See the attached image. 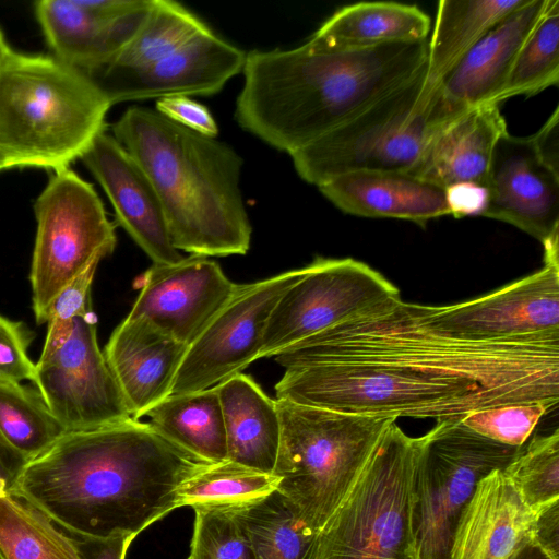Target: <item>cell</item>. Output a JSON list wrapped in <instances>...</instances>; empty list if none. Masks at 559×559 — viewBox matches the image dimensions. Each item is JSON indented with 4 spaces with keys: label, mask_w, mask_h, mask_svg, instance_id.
<instances>
[{
    "label": "cell",
    "mask_w": 559,
    "mask_h": 559,
    "mask_svg": "<svg viewBox=\"0 0 559 559\" xmlns=\"http://www.w3.org/2000/svg\"><path fill=\"white\" fill-rule=\"evenodd\" d=\"M276 399L336 412L462 419L559 401V338L477 341L439 326L432 306L378 301L274 356Z\"/></svg>",
    "instance_id": "1"
},
{
    "label": "cell",
    "mask_w": 559,
    "mask_h": 559,
    "mask_svg": "<svg viewBox=\"0 0 559 559\" xmlns=\"http://www.w3.org/2000/svg\"><path fill=\"white\" fill-rule=\"evenodd\" d=\"M209 464L130 418L67 431L27 461L9 493L72 536H136L177 509L180 486Z\"/></svg>",
    "instance_id": "2"
},
{
    "label": "cell",
    "mask_w": 559,
    "mask_h": 559,
    "mask_svg": "<svg viewBox=\"0 0 559 559\" xmlns=\"http://www.w3.org/2000/svg\"><path fill=\"white\" fill-rule=\"evenodd\" d=\"M428 39L364 49L253 50L236 102L239 126L288 155L427 68Z\"/></svg>",
    "instance_id": "3"
},
{
    "label": "cell",
    "mask_w": 559,
    "mask_h": 559,
    "mask_svg": "<svg viewBox=\"0 0 559 559\" xmlns=\"http://www.w3.org/2000/svg\"><path fill=\"white\" fill-rule=\"evenodd\" d=\"M112 135L153 183L178 251L201 257L248 252L242 160L229 145L145 107L128 108Z\"/></svg>",
    "instance_id": "4"
},
{
    "label": "cell",
    "mask_w": 559,
    "mask_h": 559,
    "mask_svg": "<svg viewBox=\"0 0 559 559\" xmlns=\"http://www.w3.org/2000/svg\"><path fill=\"white\" fill-rule=\"evenodd\" d=\"M111 106L85 72L53 56L11 49L0 67V155L5 169L68 168L106 130Z\"/></svg>",
    "instance_id": "5"
},
{
    "label": "cell",
    "mask_w": 559,
    "mask_h": 559,
    "mask_svg": "<svg viewBox=\"0 0 559 559\" xmlns=\"http://www.w3.org/2000/svg\"><path fill=\"white\" fill-rule=\"evenodd\" d=\"M426 70L290 154L299 177L319 187L356 171L411 174L439 129L466 111L442 97Z\"/></svg>",
    "instance_id": "6"
},
{
    "label": "cell",
    "mask_w": 559,
    "mask_h": 559,
    "mask_svg": "<svg viewBox=\"0 0 559 559\" xmlns=\"http://www.w3.org/2000/svg\"><path fill=\"white\" fill-rule=\"evenodd\" d=\"M281 440L276 490L321 530L345 499L394 418L347 414L276 399Z\"/></svg>",
    "instance_id": "7"
},
{
    "label": "cell",
    "mask_w": 559,
    "mask_h": 559,
    "mask_svg": "<svg viewBox=\"0 0 559 559\" xmlns=\"http://www.w3.org/2000/svg\"><path fill=\"white\" fill-rule=\"evenodd\" d=\"M425 435L393 420L352 489L319 532L313 559H419L415 479Z\"/></svg>",
    "instance_id": "8"
},
{
    "label": "cell",
    "mask_w": 559,
    "mask_h": 559,
    "mask_svg": "<svg viewBox=\"0 0 559 559\" xmlns=\"http://www.w3.org/2000/svg\"><path fill=\"white\" fill-rule=\"evenodd\" d=\"M34 213L37 229L29 282L35 320L41 324L56 297L112 253L117 237L93 186L70 167L50 175Z\"/></svg>",
    "instance_id": "9"
},
{
    "label": "cell",
    "mask_w": 559,
    "mask_h": 559,
    "mask_svg": "<svg viewBox=\"0 0 559 559\" xmlns=\"http://www.w3.org/2000/svg\"><path fill=\"white\" fill-rule=\"evenodd\" d=\"M520 448L483 437L455 418L437 421L425 433L414 489L419 559H449L457 521L477 484L504 468Z\"/></svg>",
    "instance_id": "10"
},
{
    "label": "cell",
    "mask_w": 559,
    "mask_h": 559,
    "mask_svg": "<svg viewBox=\"0 0 559 559\" xmlns=\"http://www.w3.org/2000/svg\"><path fill=\"white\" fill-rule=\"evenodd\" d=\"M400 295L397 287L368 264L317 258L278 299L263 337L260 358L342 321L378 301Z\"/></svg>",
    "instance_id": "11"
},
{
    "label": "cell",
    "mask_w": 559,
    "mask_h": 559,
    "mask_svg": "<svg viewBox=\"0 0 559 559\" xmlns=\"http://www.w3.org/2000/svg\"><path fill=\"white\" fill-rule=\"evenodd\" d=\"M305 267L238 284L228 301L188 345L170 394L214 388L260 358L269 318Z\"/></svg>",
    "instance_id": "12"
},
{
    "label": "cell",
    "mask_w": 559,
    "mask_h": 559,
    "mask_svg": "<svg viewBox=\"0 0 559 559\" xmlns=\"http://www.w3.org/2000/svg\"><path fill=\"white\" fill-rule=\"evenodd\" d=\"M39 391L67 431L90 430L133 418L97 342L92 311L76 318L68 341L36 362Z\"/></svg>",
    "instance_id": "13"
},
{
    "label": "cell",
    "mask_w": 559,
    "mask_h": 559,
    "mask_svg": "<svg viewBox=\"0 0 559 559\" xmlns=\"http://www.w3.org/2000/svg\"><path fill=\"white\" fill-rule=\"evenodd\" d=\"M435 322L477 341L559 338V245L544 247V266L486 295L432 306Z\"/></svg>",
    "instance_id": "14"
},
{
    "label": "cell",
    "mask_w": 559,
    "mask_h": 559,
    "mask_svg": "<svg viewBox=\"0 0 559 559\" xmlns=\"http://www.w3.org/2000/svg\"><path fill=\"white\" fill-rule=\"evenodd\" d=\"M245 51L209 27L150 64L121 68L104 64L88 75L114 105L124 100L213 95L242 71Z\"/></svg>",
    "instance_id": "15"
},
{
    "label": "cell",
    "mask_w": 559,
    "mask_h": 559,
    "mask_svg": "<svg viewBox=\"0 0 559 559\" xmlns=\"http://www.w3.org/2000/svg\"><path fill=\"white\" fill-rule=\"evenodd\" d=\"M484 217L511 224L543 243L559 239V171L539 156L531 136L506 131L488 170Z\"/></svg>",
    "instance_id": "16"
},
{
    "label": "cell",
    "mask_w": 559,
    "mask_h": 559,
    "mask_svg": "<svg viewBox=\"0 0 559 559\" xmlns=\"http://www.w3.org/2000/svg\"><path fill=\"white\" fill-rule=\"evenodd\" d=\"M238 284L207 257L190 255L174 264H154L128 317L141 318L189 345L228 301Z\"/></svg>",
    "instance_id": "17"
},
{
    "label": "cell",
    "mask_w": 559,
    "mask_h": 559,
    "mask_svg": "<svg viewBox=\"0 0 559 559\" xmlns=\"http://www.w3.org/2000/svg\"><path fill=\"white\" fill-rule=\"evenodd\" d=\"M81 159L106 192L118 223L154 264L183 259L171 242L153 183L114 135L99 133Z\"/></svg>",
    "instance_id": "18"
},
{
    "label": "cell",
    "mask_w": 559,
    "mask_h": 559,
    "mask_svg": "<svg viewBox=\"0 0 559 559\" xmlns=\"http://www.w3.org/2000/svg\"><path fill=\"white\" fill-rule=\"evenodd\" d=\"M153 0L110 16L93 0H40L34 3L36 20L58 60L86 74L108 63L136 35Z\"/></svg>",
    "instance_id": "19"
},
{
    "label": "cell",
    "mask_w": 559,
    "mask_h": 559,
    "mask_svg": "<svg viewBox=\"0 0 559 559\" xmlns=\"http://www.w3.org/2000/svg\"><path fill=\"white\" fill-rule=\"evenodd\" d=\"M549 2L527 0L491 28L442 78V97L463 110L499 105L516 55Z\"/></svg>",
    "instance_id": "20"
},
{
    "label": "cell",
    "mask_w": 559,
    "mask_h": 559,
    "mask_svg": "<svg viewBox=\"0 0 559 559\" xmlns=\"http://www.w3.org/2000/svg\"><path fill=\"white\" fill-rule=\"evenodd\" d=\"M187 347L141 318L114 330L103 353L134 419L170 394Z\"/></svg>",
    "instance_id": "21"
},
{
    "label": "cell",
    "mask_w": 559,
    "mask_h": 559,
    "mask_svg": "<svg viewBox=\"0 0 559 559\" xmlns=\"http://www.w3.org/2000/svg\"><path fill=\"white\" fill-rule=\"evenodd\" d=\"M534 516L502 468L493 469L462 511L449 559H511L530 538Z\"/></svg>",
    "instance_id": "22"
},
{
    "label": "cell",
    "mask_w": 559,
    "mask_h": 559,
    "mask_svg": "<svg viewBox=\"0 0 559 559\" xmlns=\"http://www.w3.org/2000/svg\"><path fill=\"white\" fill-rule=\"evenodd\" d=\"M318 188L350 215L405 219L420 226L450 215L445 189L408 173L356 171Z\"/></svg>",
    "instance_id": "23"
},
{
    "label": "cell",
    "mask_w": 559,
    "mask_h": 559,
    "mask_svg": "<svg viewBox=\"0 0 559 559\" xmlns=\"http://www.w3.org/2000/svg\"><path fill=\"white\" fill-rule=\"evenodd\" d=\"M506 131L499 105L468 109L439 129L411 175L444 189L462 182L486 187L495 145Z\"/></svg>",
    "instance_id": "24"
},
{
    "label": "cell",
    "mask_w": 559,
    "mask_h": 559,
    "mask_svg": "<svg viewBox=\"0 0 559 559\" xmlns=\"http://www.w3.org/2000/svg\"><path fill=\"white\" fill-rule=\"evenodd\" d=\"M216 390L224 418L227 461L273 474L281 440L276 401L242 372L219 383Z\"/></svg>",
    "instance_id": "25"
},
{
    "label": "cell",
    "mask_w": 559,
    "mask_h": 559,
    "mask_svg": "<svg viewBox=\"0 0 559 559\" xmlns=\"http://www.w3.org/2000/svg\"><path fill=\"white\" fill-rule=\"evenodd\" d=\"M429 16L416 5L359 2L336 11L306 43L313 49H364L426 40Z\"/></svg>",
    "instance_id": "26"
},
{
    "label": "cell",
    "mask_w": 559,
    "mask_h": 559,
    "mask_svg": "<svg viewBox=\"0 0 559 559\" xmlns=\"http://www.w3.org/2000/svg\"><path fill=\"white\" fill-rule=\"evenodd\" d=\"M142 417L163 437L211 464L227 461L223 412L216 386L171 394Z\"/></svg>",
    "instance_id": "27"
},
{
    "label": "cell",
    "mask_w": 559,
    "mask_h": 559,
    "mask_svg": "<svg viewBox=\"0 0 559 559\" xmlns=\"http://www.w3.org/2000/svg\"><path fill=\"white\" fill-rule=\"evenodd\" d=\"M225 506L243 533L252 559H313L320 530L308 525L277 490Z\"/></svg>",
    "instance_id": "28"
},
{
    "label": "cell",
    "mask_w": 559,
    "mask_h": 559,
    "mask_svg": "<svg viewBox=\"0 0 559 559\" xmlns=\"http://www.w3.org/2000/svg\"><path fill=\"white\" fill-rule=\"evenodd\" d=\"M526 1L440 0L428 40V82L438 85L475 44Z\"/></svg>",
    "instance_id": "29"
},
{
    "label": "cell",
    "mask_w": 559,
    "mask_h": 559,
    "mask_svg": "<svg viewBox=\"0 0 559 559\" xmlns=\"http://www.w3.org/2000/svg\"><path fill=\"white\" fill-rule=\"evenodd\" d=\"M0 556L2 559H84L78 537L10 493L0 497Z\"/></svg>",
    "instance_id": "30"
},
{
    "label": "cell",
    "mask_w": 559,
    "mask_h": 559,
    "mask_svg": "<svg viewBox=\"0 0 559 559\" xmlns=\"http://www.w3.org/2000/svg\"><path fill=\"white\" fill-rule=\"evenodd\" d=\"M0 432L29 461L51 447L67 430L34 385L0 382Z\"/></svg>",
    "instance_id": "31"
},
{
    "label": "cell",
    "mask_w": 559,
    "mask_h": 559,
    "mask_svg": "<svg viewBox=\"0 0 559 559\" xmlns=\"http://www.w3.org/2000/svg\"><path fill=\"white\" fill-rule=\"evenodd\" d=\"M206 27L182 4L169 0H153L140 31L106 64L121 68L150 64L175 51Z\"/></svg>",
    "instance_id": "32"
},
{
    "label": "cell",
    "mask_w": 559,
    "mask_h": 559,
    "mask_svg": "<svg viewBox=\"0 0 559 559\" xmlns=\"http://www.w3.org/2000/svg\"><path fill=\"white\" fill-rule=\"evenodd\" d=\"M277 484L275 475L231 461L209 464L180 486L178 508L247 502L273 492Z\"/></svg>",
    "instance_id": "33"
},
{
    "label": "cell",
    "mask_w": 559,
    "mask_h": 559,
    "mask_svg": "<svg viewBox=\"0 0 559 559\" xmlns=\"http://www.w3.org/2000/svg\"><path fill=\"white\" fill-rule=\"evenodd\" d=\"M559 83V0L547 10L520 48L500 103L514 96H534Z\"/></svg>",
    "instance_id": "34"
},
{
    "label": "cell",
    "mask_w": 559,
    "mask_h": 559,
    "mask_svg": "<svg viewBox=\"0 0 559 559\" xmlns=\"http://www.w3.org/2000/svg\"><path fill=\"white\" fill-rule=\"evenodd\" d=\"M524 502L536 512L559 499V431L537 436L502 468Z\"/></svg>",
    "instance_id": "35"
},
{
    "label": "cell",
    "mask_w": 559,
    "mask_h": 559,
    "mask_svg": "<svg viewBox=\"0 0 559 559\" xmlns=\"http://www.w3.org/2000/svg\"><path fill=\"white\" fill-rule=\"evenodd\" d=\"M193 510L192 559H252L249 544L225 504Z\"/></svg>",
    "instance_id": "36"
},
{
    "label": "cell",
    "mask_w": 559,
    "mask_h": 559,
    "mask_svg": "<svg viewBox=\"0 0 559 559\" xmlns=\"http://www.w3.org/2000/svg\"><path fill=\"white\" fill-rule=\"evenodd\" d=\"M547 411L540 403L510 404L473 412L461 421L490 440L522 447Z\"/></svg>",
    "instance_id": "37"
},
{
    "label": "cell",
    "mask_w": 559,
    "mask_h": 559,
    "mask_svg": "<svg viewBox=\"0 0 559 559\" xmlns=\"http://www.w3.org/2000/svg\"><path fill=\"white\" fill-rule=\"evenodd\" d=\"M97 265L93 263L53 300L46 322V340L37 362L51 357L70 337L76 318L92 309L91 287Z\"/></svg>",
    "instance_id": "38"
},
{
    "label": "cell",
    "mask_w": 559,
    "mask_h": 559,
    "mask_svg": "<svg viewBox=\"0 0 559 559\" xmlns=\"http://www.w3.org/2000/svg\"><path fill=\"white\" fill-rule=\"evenodd\" d=\"M33 334L19 321L0 314V382L37 381L36 364L28 356Z\"/></svg>",
    "instance_id": "39"
},
{
    "label": "cell",
    "mask_w": 559,
    "mask_h": 559,
    "mask_svg": "<svg viewBox=\"0 0 559 559\" xmlns=\"http://www.w3.org/2000/svg\"><path fill=\"white\" fill-rule=\"evenodd\" d=\"M156 110L166 118L205 136L215 138L217 124L210 110L187 96L159 98Z\"/></svg>",
    "instance_id": "40"
},
{
    "label": "cell",
    "mask_w": 559,
    "mask_h": 559,
    "mask_svg": "<svg viewBox=\"0 0 559 559\" xmlns=\"http://www.w3.org/2000/svg\"><path fill=\"white\" fill-rule=\"evenodd\" d=\"M531 540L550 559H559V499L535 512Z\"/></svg>",
    "instance_id": "41"
},
{
    "label": "cell",
    "mask_w": 559,
    "mask_h": 559,
    "mask_svg": "<svg viewBox=\"0 0 559 559\" xmlns=\"http://www.w3.org/2000/svg\"><path fill=\"white\" fill-rule=\"evenodd\" d=\"M450 215L455 218L466 216H483L488 201L485 186L462 182L445 188Z\"/></svg>",
    "instance_id": "42"
},
{
    "label": "cell",
    "mask_w": 559,
    "mask_h": 559,
    "mask_svg": "<svg viewBox=\"0 0 559 559\" xmlns=\"http://www.w3.org/2000/svg\"><path fill=\"white\" fill-rule=\"evenodd\" d=\"M79 538L84 559H126L133 535H116L108 538Z\"/></svg>",
    "instance_id": "43"
},
{
    "label": "cell",
    "mask_w": 559,
    "mask_h": 559,
    "mask_svg": "<svg viewBox=\"0 0 559 559\" xmlns=\"http://www.w3.org/2000/svg\"><path fill=\"white\" fill-rule=\"evenodd\" d=\"M559 108L556 107L543 127L532 135L542 159L554 170L559 171Z\"/></svg>",
    "instance_id": "44"
},
{
    "label": "cell",
    "mask_w": 559,
    "mask_h": 559,
    "mask_svg": "<svg viewBox=\"0 0 559 559\" xmlns=\"http://www.w3.org/2000/svg\"><path fill=\"white\" fill-rule=\"evenodd\" d=\"M27 460L14 450L0 432V477L10 486L22 472Z\"/></svg>",
    "instance_id": "45"
},
{
    "label": "cell",
    "mask_w": 559,
    "mask_h": 559,
    "mask_svg": "<svg viewBox=\"0 0 559 559\" xmlns=\"http://www.w3.org/2000/svg\"><path fill=\"white\" fill-rule=\"evenodd\" d=\"M511 559H550L532 540L526 539Z\"/></svg>",
    "instance_id": "46"
},
{
    "label": "cell",
    "mask_w": 559,
    "mask_h": 559,
    "mask_svg": "<svg viewBox=\"0 0 559 559\" xmlns=\"http://www.w3.org/2000/svg\"><path fill=\"white\" fill-rule=\"evenodd\" d=\"M10 50H11V48L4 37V34L0 29V67H1L3 59L5 58V56L8 55V52ZM4 169H5V166H4L3 159L0 155V171H2Z\"/></svg>",
    "instance_id": "47"
},
{
    "label": "cell",
    "mask_w": 559,
    "mask_h": 559,
    "mask_svg": "<svg viewBox=\"0 0 559 559\" xmlns=\"http://www.w3.org/2000/svg\"><path fill=\"white\" fill-rule=\"evenodd\" d=\"M9 495V486L4 479L0 477V497Z\"/></svg>",
    "instance_id": "48"
},
{
    "label": "cell",
    "mask_w": 559,
    "mask_h": 559,
    "mask_svg": "<svg viewBox=\"0 0 559 559\" xmlns=\"http://www.w3.org/2000/svg\"><path fill=\"white\" fill-rule=\"evenodd\" d=\"M187 559H192L190 556Z\"/></svg>",
    "instance_id": "49"
},
{
    "label": "cell",
    "mask_w": 559,
    "mask_h": 559,
    "mask_svg": "<svg viewBox=\"0 0 559 559\" xmlns=\"http://www.w3.org/2000/svg\"><path fill=\"white\" fill-rule=\"evenodd\" d=\"M0 559H2V557L0 556Z\"/></svg>",
    "instance_id": "50"
}]
</instances>
